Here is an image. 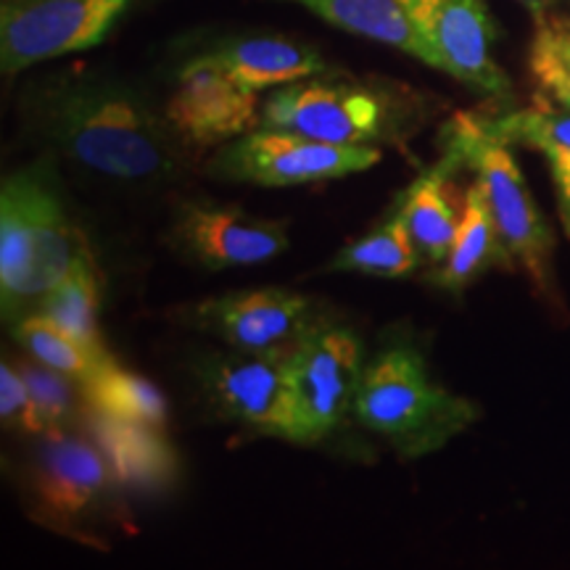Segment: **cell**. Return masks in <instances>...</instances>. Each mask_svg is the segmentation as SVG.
Wrapping results in <instances>:
<instances>
[{
    "label": "cell",
    "mask_w": 570,
    "mask_h": 570,
    "mask_svg": "<svg viewBox=\"0 0 570 570\" xmlns=\"http://www.w3.org/2000/svg\"><path fill=\"white\" fill-rule=\"evenodd\" d=\"M415 17L428 67L489 98H510V77L491 56L497 24L483 0H417Z\"/></svg>",
    "instance_id": "obj_13"
},
{
    "label": "cell",
    "mask_w": 570,
    "mask_h": 570,
    "mask_svg": "<svg viewBox=\"0 0 570 570\" xmlns=\"http://www.w3.org/2000/svg\"><path fill=\"white\" fill-rule=\"evenodd\" d=\"M520 6H525V9H529L533 17H544V13H550V9L554 3H558V0H518Z\"/></svg>",
    "instance_id": "obj_29"
},
{
    "label": "cell",
    "mask_w": 570,
    "mask_h": 570,
    "mask_svg": "<svg viewBox=\"0 0 570 570\" xmlns=\"http://www.w3.org/2000/svg\"><path fill=\"white\" fill-rule=\"evenodd\" d=\"M510 256L504 252L502 238L491 217L487 196H483L479 180L465 190L462 198V219L458 238H454L449 256L439 267H431V281L436 288L449 294L465 291L475 277H481L489 267H510Z\"/></svg>",
    "instance_id": "obj_20"
},
{
    "label": "cell",
    "mask_w": 570,
    "mask_h": 570,
    "mask_svg": "<svg viewBox=\"0 0 570 570\" xmlns=\"http://www.w3.org/2000/svg\"><path fill=\"white\" fill-rule=\"evenodd\" d=\"M439 142L475 173L512 265L523 269L539 291H550L554 238L544 214L533 204L510 142L481 114H454L441 127Z\"/></svg>",
    "instance_id": "obj_4"
},
{
    "label": "cell",
    "mask_w": 570,
    "mask_h": 570,
    "mask_svg": "<svg viewBox=\"0 0 570 570\" xmlns=\"http://www.w3.org/2000/svg\"><path fill=\"white\" fill-rule=\"evenodd\" d=\"M21 117L35 138L90 173L127 185L177 183L188 167L167 114L117 71L69 67L32 80Z\"/></svg>",
    "instance_id": "obj_1"
},
{
    "label": "cell",
    "mask_w": 570,
    "mask_h": 570,
    "mask_svg": "<svg viewBox=\"0 0 570 570\" xmlns=\"http://www.w3.org/2000/svg\"><path fill=\"white\" fill-rule=\"evenodd\" d=\"M164 114L188 151H206L259 125V92L240 85L217 56L206 51L185 61L177 71Z\"/></svg>",
    "instance_id": "obj_10"
},
{
    "label": "cell",
    "mask_w": 570,
    "mask_h": 570,
    "mask_svg": "<svg viewBox=\"0 0 570 570\" xmlns=\"http://www.w3.org/2000/svg\"><path fill=\"white\" fill-rule=\"evenodd\" d=\"M19 373L24 375L27 389L38 410L42 433L69 431L77 417H82L85 399L80 381L63 375L59 370L40 365V362H17Z\"/></svg>",
    "instance_id": "obj_25"
},
{
    "label": "cell",
    "mask_w": 570,
    "mask_h": 570,
    "mask_svg": "<svg viewBox=\"0 0 570 570\" xmlns=\"http://www.w3.org/2000/svg\"><path fill=\"white\" fill-rule=\"evenodd\" d=\"M341 32L375 40L381 46L428 63L417 30V0H291Z\"/></svg>",
    "instance_id": "obj_19"
},
{
    "label": "cell",
    "mask_w": 570,
    "mask_h": 570,
    "mask_svg": "<svg viewBox=\"0 0 570 570\" xmlns=\"http://www.w3.org/2000/svg\"><path fill=\"white\" fill-rule=\"evenodd\" d=\"M11 336L30 354V360L59 370L63 375H71L75 381H85L106 360H111V354L92 352V348L80 344L77 338H71L67 331H61L59 325L38 315V312H30V315L11 323Z\"/></svg>",
    "instance_id": "obj_24"
},
{
    "label": "cell",
    "mask_w": 570,
    "mask_h": 570,
    "mask_svg": "<svg viewBox=\"0 0 570 570\" xmlns=\"http://www.w3.org/2000/svg\"><path fill=\"white\" fill-rule=\"evenodd\" d=\"M365 346L352 327L317 323L288 352L291 431L294 444H320L354 412L365 375Z\"/></svg>",
    "instance_id": "obj_6"
},
{
    "label": "cell",
    "mask_w": 570,
    "mask_h": 570,
    "mask_svg": "<svg viewBox=\"0 0 570 570\" xmlns=\"http://www.w3.org/2000/svg\"><path fill=\"white\" fill-rule=\"evenodd\" d=\"M383 159L377 146H336L306 135L254 127L212 154L206 173L223 183L291 188L365 173Z\"/></svg>",
    "instance_id": "obj_7"
},
{
    "label": "cell",
    "mask_w": 570,
    "mask_h": 570,
    "mask_svg": "<svg viewBox=\"0 0 570 570\" xmlns=\"http://www.w3.org/2000/svg\"><path fill=\"white\" fill-rule=\"evenodd\" d=\"M352 415L402 460H420L468 431L481 412L441 386L415 346H386L365 365Z\"/></svg>",
    "instance_id": "obj_3"
},
{
    "label": "cell",
    "mask_w": 570,
    "mask_h": 570,
    "mask_svg": "<svg viewBox=\"0 0 570 570\" xmlns=\"http://www.w3.org/2000/svg\"><path fill=\"white\" fill-rule=\"evenodd\" d=\"M98 306H101V285H98L92 256L90 252H85L77 259V265L40 298L35 312L51 320V323L67 331L80 344L92 348V352L111 354L101 336Z\"/></svg>",
    "instance_id": "obj_22"
},
{
    "label": "cell",
    "mask_w": 570,
    "mask_h": 570,
    "mask_svg": "<svg viewBox=\"0 0 570 570\" xmlns=\"http://www.w3.org/2000/svg\"><path fill=\"white\" fill-rule=\"evenodd\" d=\"M85 407L104 412V415L132 420L164 428L169 417L167 396L148 377L119 365L117 360H106L96 373L80 381Z\"/></svg>",
    "instance_id": "obj_21"
},
{
    "label": "cell",
    "mask_w": 570,
    "mask_h": 570,
    "mask_svg": "<svg viewBox=\"0 0 570 570\" xmlns=\"http://www.w3.org/2000/svg\"><path fill=\"white\" fill-rule=\"evenodd\" d=\"M85 252L48 156L6 177L0 188V304L6 323L35 312Z\"/></svg>",
    "instance_id": "obj_2"
},
{
    "label": "cell",
    "mask_w": 570,
    "mask_h": 570,
    "mask_svg": "<svg viewBox=\"0 0 570 570\" xmlns=\"http://www.w3.org/2000/svg\"><path fill=\"white\" fill-rule=\"evenodd\" d=\"M82 428L104 454L114 481L135 491H164L175 487L180 460L164 436V428L119 420L104 412H82Z\"/></svg>",
    "instance_id": "obj_15"
},
{
    "label": "cell",
    "mask_w": 570,
    "mask_h": 570,
    "mask_svg": "<svg viewBox=\"0 0 570 570\" xmlns=\"http://www.w3.org/2000/svg\"><path fill=\"white\" fill-rule=\"evenodd\" d=\"M420 265H423V259L412 244L407 225H404L402 214L394 209L381 227L341 248L325 269L327 273H356L373 277H407L417 273Z\"/></svg>",
    "instance_id": "obj_23"
},
{
    "label": "cell",
    "mask_w": 570,
    "mask_h": 570,
    "mask_svg": "<svg viewBox=\"0 0 570 570\" xmlns=\"http://www.w3.org/2000/svg\"><path fill=\"white\" fill-rule=\"evenodd\" d=\"M497 135H502L510 146L523 142L539 151L550 167L554 198L562 233L570 244V109H554L544 98H537L525 109L487 117Z\"/></svg>",
    "instance_id": "obj_18"
},
{
    "label": "cell",
    "mask_w": 570,
    "mask_h": 570,
    "mask_svg": "<svg viewBox=\"0 0 570 570\" xmlns=\"http://www.w3.org/2000/svg\"><path fill=\"white\" fill-rule=\"evenodd\" d=\"M212 53L248 90L265 92L283 85L327 75L317 48L277 35H248V38L223 40Z\"/></svg>",
    "instance_id": "obj_17"
},
{
    "label": "cell",
    "mask_w": 570,
    "mask_h": 570,
    "mask_svg": "<svg viewBox=\"0 0 570 570\" xmlns=\"http://www.w3.org/2000/svg\"><path fill=\"white\" fill-rule=\"evenodd\" d=\"M288 348L212 356L198 367L206 404L227 423H238L262 436L288 441L291 389Z\"/></svg>",
    "instance_id": "obj_11"
},
{
    "label": "cell",
    "mask_w": 570,
    "mask_h": 570,
    "mask_svg": "<svg viewBox=\"0 0 570 570\" xmlns=\"http://www.w3.org/2000/svg\"><path fill=\"white\" fill-rule=\"evenodd\" d=\"M0 420H3L6 431L24 433L32 439L42 436L38 410H35L24 375L19 373L17 362L6 360L0 365Z\"/></svg>",
    "instance_id": "obj_26"
},
{
    "label": "cell",
    "mask_w": 570,
    "mask_h": 570,
    "mask_svg": "<svg viewBox=\"0 0 570 570\" xmlns=\"http://www.w3.org/2000/svg\"><path fill=\"white\" fill-rule=\"evenodd\" d=\"M169 244L204 269L256 267L288 252V225L238 206L180 202L169 225Z\"/></svg>",
    "instance_id": "obj_12"
},
{
    "label": "cell",
    "mask_w": 570,
    "mask_h": 570,
    "mask_svg": "<svg viewBox=\"0 0 570 570\" xmlns=\"http://www.w3.org/2000/svg\"><path fill=\"white\" fill-rule=\"evenodd\" d=\"M529 61L562 69L570 75V19L550 17V13L537 19V35H533Z\"/></svg>",
    "instance_id": "obj_27"
},
{
    "label": "cell",
    "mask_w": 570,
    "mask_h": 570,
    "mask_svg": "<svg viewBox=\"0 0 570 570\" xmlns=\"http://www.w3.org/2000/svg\"><path fill=\"white\" fill-rule=\"evenodd\" d=\"M410 117V104L391 88L320 75L269 92L259 127L298 132L336 146L381 148V142L402 138Z\"/></svg>",
    "instance_id": "obj_5"
},
{
    "label": "cell",
    "mask_w": 570,
    "mask_h": 570,
    "mask_svg": "<svg viewBox=\"0 0 570 570\" xmlns=\"http://www.w3.org/2000/svg\"><path fill=\"white\" fill-rule=\"evenodd\" d=\"M38 439L24 470L30 515L48 529L82 537L104 515L117 481L90 436L69 428Z\"/></svg>",
    "instance_id": "obj_8"
},
{
    "label": "cell",
    "mask_w": 570,
    "mask_h": 570,
    "mask_svg": "<svg viewBox=\"0 0 570 570\" xmlns=\"http://www.w3.org/2000/svg\"><path fill=\"white\" fill-rule=\"evenodd\" d=\"M185 323L238 352H275L294 346L315 327L309 296L285 288L235 291L204 298L183 312Z\"/></svg>",
    "instance_id": "obj_14"
},
{
    "label": "cell",
    "mask_w": 570,
    "mask_h": 570,
    "mask_svg": "<svg viewBox=\"0 0 570 570\" xmlns=\"http://www.w3.org/2000/svg\"><path fill=\"white\" fill-rule=\"evenodd\" d=\"M531 75L537 77L541 88H544L554 101L570 109V75L562 69L544 67V63H531Z\"/></svg>",
    "instance_id": "obj_28"
},
{
    "label": "cell",
    "mask_w": 570,
    "mask_h": 570,
    "mask_svg": "<svg viewBox=\"0 0 570 570\" xmlns=\"http://www.w3.org/2000/svg\"><path fill=\"white\" fill-rule=\"evenodd\" d=\"M462 167L460 156L441 148V161L436 167L420 175L415 183L399 196L394 209L402 214L407 225L412 244H415L420 259L428 267H439L449 256L454 238H458L462 212L458 214L449 194V183Z\"/></svg>",
    "instance_id": "obj_16"
},
{
    "label": "cell",
    "mask_w": 570,
    "mask_h": 570,
    "mask_svg": "<svg viewBox=\"0 0 570 570\" xmlns=\"http://www.w3.org/2000/svg\"><path fill=\"white\" fill-rule=\"evenodd\" d=\"M140 0H0V67L17 77L38 63L101 46Z\"/></svg>",
    "instance_id": "obj_9"
}]
</instances>
